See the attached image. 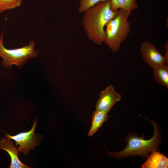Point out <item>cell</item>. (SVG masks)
<instances>
[{"label": "cell", "mask_w": 168, "mask_h": 168, "mask_svg": "<svg viewBox=\"0 0 168 168\" xmlns=\"http://www.w3.org/2000/svg\"><path fill=\"white\" fill-rule=\"evenodd\" d=\"M119 10L112 11L109 0L98 2L85 12L82 24L90 40L99 45L105 43L104 29L107 23L117 14Z\"/></svg>", "instance_id": "obj_1"}, {"label": "cell", "mask_w": 168, "mask_h": 168, "mask_svg": "<svg viewBox=\"0 0 168 168\" xmlns=\"http://www.w3.org/2000/svg\"><path fill=\"white\" fill-rule=\"evenodd\" d=\"M149 120L154 129V135L151 138L146 140L143 136L138 137L133 134L130 135L127 137V145L123 150L117 152L107 151L108 155L115 158L136 155L145 157H147L153 151L157 150L160 143L159 128L154 121Z\"/></svg>", "instance_id": "obj_2"}, {"label": "cell", "mask_w": 168, "mask_h": 168, "mask_svg": "<svg viewBox=\"0 0 168 168\" xmlns=\"http://www.w3.org/2000/svg\"><path fill=\"white\" fill-rule=\"evenodd\" d=\"M128 17L125 10L119 9L117 15L105 26L106 40L105 43L114 53L120 48L122 43L129 34L131 24L128 20Z\"/></svg>", "instance_id": "obj_3"}, {"label": "cell", "mask_w": 168, "mask_h": 168, "mask_svg": "<svg viewBox=\"0 0 168 168\" xmlns=\"http://www.w3.org/2000/svg\"><path fill=\"white\" fill-rule=\"evenodd\" d=\"M4 30L0 36V57L2 59V63L5 68L15 65L21 67L30 59L36 58L39 52L35 49V43L31 40L28 44L22 47L14 49L6 48L3 44Z\"/></svg>", "instance_id": "obj_4"}, {"label": "cell", "mask_w": 168, "mask_h": 168, "mask_svg": "<svg viewBox=\"0 0 168 168\" xmlns=\"http://www.w3.org/2000/svg\"><path fill=\"white\" fill-rule=\"evenodd\" d=\"M37 121V119L34 120L31 128L27 132H21L14 136L6 133V138L14 140L15 144L19 145L17 148L18 152H22L24 155H27L30 149L34 150L35 147L39 145L38 137L35 133Z\"/></svg>", "instance_id": "obj_5"}, {"label": "cell", "mask_w": 168, "mask_h": 168, "mask_svg": "<svg viewBox=\"0 0 168 168\" xmlns=\"http://www.w3.org/2000/svg\"><path fill=\"white\" fill-rule=\"evenodd\" d=\"M140 51L144 61L152 68L168 63V59L161 54L154 44L150 42L146 41L142 43Z\"/></svg>", "instance_id": "obj_6"}, {"label": "cell", "mask_w": 168, "mask_h": 168, "mask_svg": "<svg viewBox=\"0 0 168 168\" xmlns=\"http://www.w3.org/2000/svg\"><path fill=\"white\" fill-rule=\"evenodd\" d=\"M121 98V95L116 91L114 86L110 85L100 92V98L96 104V110L108 113Z\"/></svg>", "instance_id": "obj_7"}, {"label": "cell", "mask_w": 168, "mask_h": 168, "mask_svg": "<svg viewBox=\"0 0 168 168\" xmlns=\"http://www.w3.org/2000/svg\"><path fill=\"white\" fill-rule=\"evenodd\" d=\"M0 149L6 151L11 157V164L10 168H28L27 165L22 163L18 156V150L17 147L14 146L10 139L2 137L0 141Z\"/></svg>", "instance_id": "obj_8"}, {"label": "cell", "mask_w": 168, "mask_h": 168, "mask_svg": "<svg viewBox=\"0 0 168 168\" xmlns=\"http://www.w3.org/2000/svg\"><path fill=\"white\" fill-rule=\"evenodd\" d=\"M168 158L156 150L153 151L145 162L142 168H167Z\"/></svg>", "instance_id": "obj_9"}, {"label": "cell", "mask_w": 168, "mask_h": 168, "mask_svg": "<svg viewBox=\"0 0 168 168\" xmlns=\"http://www.w3.org/2000/svg\"><path fill=\"white\" fill-rule=\"evenodd\" d=\"M110 2V8L113 11L120 9H123L129 16L131 12L138 9L137 0H109Z\"/></svg>", "instance_id": "obj_10"}, {"label": "cell", "mask_w": 168, "mask_h": 168, "mask_svg": "<svg viewBox=\"0 0 168 168\" xmlns=\"http://www.w3.org/2000/svg\"><path fill=\"white\" fill-rule=\"evenodd\" d=\"M108 118L109 115L107 113L96 110L92 114V124L88 134V136L93 135L103 124L108 120Z\"/></svg>", "instance_id": "obj_11"}, {"label": "cell", "mask_w": 168, "mask_h": 168, "mask_svg": "<svg viewBox=\"0 0 168 168\" xmlns=\"http://www.w3.org/2000/svg\"><path fill=\"white\" fill-rule=\"evenodd\" d=\"M153 68V74L155 81L168 88V63L163 64Z\"/></svg>", "instance_id": "obj_12"}, {"label": "cell", "mask_w": 168, "mask_h": 168, "mask_svg": "<svg viewBox=\"0 0 168 168\" xmlns=\"http://www.w3.org/2000/svg\"><path fill=\"white\" fill-rule=\"evenodd\" d=\"M22 0H0V13L20 7Z\"/></svg>", "instance_id": "obj_13"}, {"label": "cell", "mask_w": 168, "mask_h": 168, "mask_svg": "<svg viewBox=\"0 0 168 168\" xmlns=\"http://www.w3.org/2000/svg\"><path fill=\"white\" fill-rule=\"evenodd\" d=\"M106 0H80L79 12H85L90 7L93 6L99 2L104 1Z\"/></svg>", "instance_id": "obj_14"}, {"label": "cell", "mask_w": 168, "mask_h": 168, "mask_svg": "<svg viewBox=\"0 0 168 168\" xmlns=\"http://www.w3.org/2000/svg\"><path fill=\"white\" fill-rule=\"evenodd\" d=\"M165 52L164 55L168 59V42L164 45Z\"/></svg>", "instance_id": "obj_15"}]
</instances>
